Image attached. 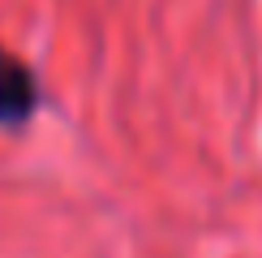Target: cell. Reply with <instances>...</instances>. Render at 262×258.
I'll return each instance as SVG.
<instances>
[{"label":"cell","instance_id":"cell-1","mask_svg":"<svg viewBox=\"0 0 262 258\" xmlns=\"http://www.w3.org/2000/svg\"><path fill=\"white\" fill-rule=\"evenodd\" d=\"M43 107V86L21 56L0 43V129H26Z\"/></svg>","mask_w":262,"mask_h":258}]
</instances>
